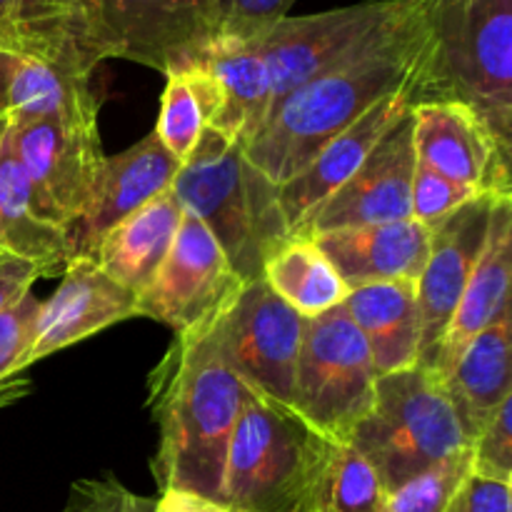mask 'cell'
<instances>
[{
    "instance_id": "1",
    "label": "cell",
    "mask_w": 512,
    "mask_h": 512,
    "mask_svg": "<svg viewBox=\"0 0 512 512\" xmlns=\"http://www.w3.org/2000/svg\"><path fill=\"white\" fill-rule=\"evenodd\" d=\"M430 13L433 0L353 63L285 95L240 145L245 160L280 188L380 100L413 85L430 45Z\"/></svg>"
},
{
    "instance_id": "2",
    "label": "cell",
    "mask_w": 512,
    "mask_h": 512,
    "mask_svg": "<svg viewBox=\"0 0 512 512\" xmlns=\"http://www.w3.org/2000/svg\"><path fill=\"white\" fill-rule=\"evenodd\" d=\"M148 385V405L160 433L153 460L160 493L185 490L218 503L245 385L220 358L210 315L175 333Z\"/></svg>"
},
{
    "instance_id": "3",
    "label": "cell",
    "mask_w": 512,
    "mask_h": 512,
    "mask_svg": "<svg viewBox=\"0 0 512 512\" xmlns=\"http://www.w3.org/2000/svg\"><path fill=\"white\" fill-rule=\"evenodd\" d=\"M410 98L465 105L512 158V0H433Z\"/></svg>"
},
{
    "instance_id": "4",
    "label": "cell",
    "mask_w": 512,
    "mask_h": 512,
    "mask_svg": "<svg viewBox=\"0 0 512 512\" xmlns=\"http://www.w3.org/2000/svg\"><path fill=\"white\" fill-rule=\"evenodd\" d=\"M170 190L183 213L198 218L218 240L243 283L263 278L265 260L290 238L278 205V185L213 128H205Z\"/></svg>"
},
{
    "instance_id": "5",
    "label": "cell",
    "mask_w": 512,
    "mask_h": 512,
    "mask_svg": "<svg viewBox=\"0 0 512 512\" xmlns=\"http://www.w3.org/2000/svg\"><path fill=\"white\" fill-rule=\"evenodd\" d=\"M348 443L393 493L408 480L468 455L473 440L440 375L413 365L375 380L373 408Z\"/></svg>"
},
{
    "instance_id": "6",
    "label": "cell",
    "mask_w": 512,
    "mask_h": 512,
    "mask_svg": "<svg viewBox=\"0 0 512 512\" xmlns=\"http://www.w3.org/2000/svg\"><path fill=\"white\" fill-rule=\"evenodd\" d=\"M330 440L293 408L245 388L218 503L233 512H305Z\"/></svg>"
},
{
    "instance_id": "7",
    "label": "cell",
    "mask_w": 512,
    "mask_h": 512,
    "mask_svg": "<svg viewBox=\"0 0 512 512\" xmlns=\"http://www.w3.org/2000/svg\"><path fill=\"white\" fill-rule=\"evenodd\" d=\"M425 3L428 0H368L315 15H285L255 40L268 65L273 108L308 80L353 63L388 40Z\"/></svg>"
},
{
    "instance_id": "8",
    "label": "cell",
    "mask_w": 512,
    "mask_h": 512,
    "mask_svg": "<svg viewBox=\"0 0 512 512\" xmlns=\"http://www.w3.org/2000/svg\"><path fill=\"white\" fill-rule=\"evenodd\" d=\"M373 358L343 305L303 323L293 410L325 438L345 440L370 413L375 398Z\"/></svg>"
},
{
    "instance_id": "9",
    "label": "cell",
    "mask_w": 512,
    "mask_h": 512,
    "mask_svg": "<svg viewBox=\"0 0 512 512\" xmlns=\"http://www.w3.org/2000/svg\"><path fill=\"white\" fill-rule=\"evenodd\" d=\"M303 315L260 280H245L210 313L220 358L240 383L273 403L293 408Z\"/></svg>"
},
{
    "instance_id": "10",
    "label": "cell",
    "mask_w": 512,
    "mask_h": 512,
    "mask_svg": "<svg viewBox=\"0 0 512 512\" xmlns=\"http://www.w3.org/2000/svg\"><path fill=\"white\" fill-rule=\"evenodd\" d=\"M100 60L123 58L170 75L198 63L218 28V0H78Z\"/></svg>"
},
{
    "instance_id": "11",
    "label": "cell",
    "mask_w": 512,
    "mask_h": 512,
    "mask_svg": "<svg viewBox=\"0 0 512 512\" xmlns=\"http://www.w3.org/2000/svg\"><path fill=\"white\" fill-rule=\"evenodd\" d=\"M8 128L40 215L68 233L88 208L105 163L98 123L8 120Z\"/></svg>"
},
{
    "instance_id": "12",
    "label": "cell",
    "mask_w": 512,
    "mask_h": 512,
    "mask_svg": "<svg viewBox=\"0 0 512 512\" xmlns=\"http://www.w3.org/2000/svg\"><path fill=\"white\" fill-rule=\"evenodd\" d=\"M243 283L223 248L193 215L183 213L173 248L148 288L138 293V318H153L175 333L208 318Z\"/></svg>"
},
{
    "instance_id": "13",
    "label": "cell",
    "mask_w": 512,
    "mask_h": 512,
    "mask_svg": "<svg viewBox=\"0 0 512 512\" xmlns=\"http://www.w3.org/2000/svg\"><path fill=\"white\" fill-rule=\"evenodd\" d=\"M415 163L413 115L408 110L380 138L353 178L318 205L293 235L318 238L333 230L408 220Z\"/></svg>"
},
{
    "instance_id": "14",
    "label": "cell",
    "mask_w": 512,
    "mask_h": 512,
    "mask_svg": "<svg viewBox=\"0 0 512 512\" xmlns=\"http://www.w3.org/2000/svg\"><path fill=\"white\" fill-rule=\"evenodd\" d=\"M500 195H475L430 230V250L415 280L420 318L418 365L433 370L435 355L458 308L470 273L483 253L490 215Z\"/></svg>"
},
{
    "instance_id": "15",
    "label": "cell",
    "mask_w": 512,
    "mask_h": 512,
    "mask_svg": "<svg viewBox=\"0 0 512 512\" xmlns=\"http://www.w3.org/2000/svg\"><path fill=\"white\" fill-rule=\"evenodd\" d=\"M128 318H138V295L110 278L93 255H78L65 265L58 290L40 300L23 370Z\"/></svg>"
},
{
    "instance_id": "16",
    "label": "cell",
    "mask_w": 512,
    "mask_h": 512,
    "mask_svg": "<svg viewBox=\"0 0 512 512\" xmlns=\"http://www.w3.org/2000/svg\"><path fill=\"white\" fill-rule=\"evenodd\" d=\"M410 115L420 163L475 193L512 195L510 158L465 105L415 103Z\"/></svg>"
},
{
    "instance_id": "17",
    "label": "cell",
    "mask_w": 512,
    "mask_h": 512,
    "mask_svg": "<svg viewBox=\"0 0 512 512\" xmlns=\"http://www.w3.org/2000/svg\"><path fill=\"white\" fill-rule=\"evenodd\" d=\"M178 160L163 148L158 135H145L140 143L108 158L95 180L93 195L78 223L68 230L70 253L93 255L108 230L133 215L160 193L173 188L180 170ZM70 258V260H73Z\"/></svg>"
},
{
    "instance_id": "18",
    "label": "cell",
    "mask_w": 512,
    "mask_h": 512,
    "mask_svg": "<svg viewBox=\"0 0 512 512\" xmlns=\"http://www.w3.org/2000/svg\"><path fill=\"white\" fill-rule=\"evenodd\" d=\"M413 85H408L400 93L388 95L380 100L375 108L360 120H355L348 130L330 140L313 160L308 168L300 170L295 178L283 183L278 188V205L283 213L285 225H288L290 235L303 225V220L313 213L318 205H323L335 190L343 183H348L355 175V170L365 163L375 145L380 143L385 133L413 108V98H410Z\"/></svg>"
},
{
    "instance_id": "19",
    "label": "cell",
    "mask_w": 512,
    "mask_h": 512,
    "mask_svg": "<svg viewBox=\"0 0 512 512\" xmlns=\"http://www.w3.org/2000/svg\"><path fill=\"white\" fill-rule=\"evenodd\" d=\"M350 290L373 283H415L430 250V230L418 220L360 225L315 238Z\"/></svg>"
},
{
    "instance_id": "20",
    "label": "cell",
    "mask_w": 512,
    "mask_h": 512,
    "mask_svg": "<svg viewBox=\"0 0 512 512\" xmlns=\"http://www.w3.org/2000/svg\"><path fill=\"white\" fill-rule=\"evenodd\" d=\"M512 283V195L495 198L483 253L470 273L453 320L435 355L433 370L448 368L455 355L485 328L510 315Z\"/></svg>"
},
{
    "instance_id": "21",
    "label": "cell",
    "mask_w": 512,
    "mask_h": 512,
    "mask_svg": "<svg viewBox=\"0 0 512 512\" xmlns=\"http://www.w3.org/2000/svg\"><path fill=\"white\" fill-rule=\"evenodd\" d=\"M512 315L475 335L453 363L440 370L450 403L458 410L470 440L483 430L495 410L512 398Z\"/></svg>"
},
{
    "instance_id": "22",
    "label": "cell",
    "mask_w": 512,
    "mask_h": 512,
    "mask_svg": "<svg viewBox=\"0 0 512 512\" xmlns=\"http://www.w3.org/2000/svg\"><path fill=\"white\" fill-rule=\"evenodd\" d=\"M0 253L38 265L43 278L65 270L73 258L68 233L48 223L35 205L8 123L0 135Z\"/></svg>"
},
{
    "instance_id": "23",
    "label": "cell",
    "mask_w": 512,
    "mask_h": 512,
    "mask_svg": "<svg viewBox=\"0 0 512 512\" xmlns=\"http://www.w3.org/2000/svg\"><path fill=\"white\" fill-rule=\"evenodd\" d=\"M95 68L70 60L18 58L8 88V120H73L98 123Z\"/></svg>"
},
{
    "instance_id": "24",
    "label": "cell",
    "mask_w": 512,
    "mask_h": 512,
    "mask_svg": "<svg viewBox=\"0 0 512 512\" xmlns=\"http://www.w3.org/2000/svg\"><path fill=\"white\" fill-rule=\"evenodd\" d=\"M343 310L368 343L378 378L418 365L420 318L415 283L360 285L343 300Z\"/></svg>"
},
{
    "instance_id": "25",
    "label": "cell",
    "mask_w": 512,
    "mask_h": 512,
    "mask_svg": "<svg viewBox=\"0 0 512 512\" xmlns=\"http://www.w3.org/2000/svg\"><path fill=\"white\" fill-rule=\"evenodd\" d=\"M183 208L173 190H165L133 215L120 220L103 235L93 258L100 268L135 295L148 288L165 255L173 248L178 235Z\"/></svg>"
},
{
    "instance_id": "26",
    "label": "cell",
    "mask_w": 512,
    "mask_h": 512,
    "mask_svg": "<svg viewBox=\"0 0 512 512\" xmlns=\"http://www.w3.org/2000/svg\"><path fill=\"white\" fill-rule=\"evenodd\" d=\"M0 53L93 68L103 63L85 33L78 0H0Z\"/></svg>"
},
{
    "instance_id": "27",
    "label": "cell",
    "mask_w": 512,
    "mask_h": 512,
    "mask_svg": "<svg viewBox=\"0 0 512 512\" xmlns=\"http://www.w3.org/2000/svg\"><path fill=\"white\" fill-rule=\"evenodd\" d=\"M223 93V108L210 128L240 145L260 128L273 108V85L258 45L233 38H213L200 53Z\"/></svg>"
},
{
    "instance_id": "28",
    "label": "cell",
    "mask_w": 512,
    "mask_h": 512,
    "mask_svg": "<svg viewBox=\"0 0 512 512\" xmlns=\"http://www.w3.org/2000/svg\"><path fill=\"white\" fill-rule=\"evenodd\" d=\"M263 280L305 320L338 308L350 293L315 238L308 235H290L265 260Z\"/></svg>"
},
{
    "instance_id": "29",
    "label": "cell",
    "mask_w": 512,
    "mask_h": 512,
    "mask_svg": "<svg viewBox=\"0 0 512 512\" xmlns=\"http://www.w3.org/2000/svg\"><path fill=\"white\" fill-rule=\"evenodd\" d=\"M165 78L168 80L160 95V115L153 133L178 163H185L198 148L205 128L218 118L223 93L215 75L203 63H190Z\"/></svg>"
},
{
    "instance_id": "30",
    "label": "cell",
    "mask_w": 512,
    "mask_h": 512,
    "mask_svg": "<svg viewBox=\"0 0 512 512\" xmlns=\"http://www.w3.org/2000/svg\"><path fill=\"white\" fill-rule=\"evenodd\" d=\"M388 490L378 470L345 440H330L305 512H383Z\"/></svg>"
},
{
    "instance_id": "31",
    "label": "cell",
    "mask_w": 512,
    "mask_h": 512,
    "mask_svg": "<svg viewBox=\"0 0 512 512\" xmlns=\"http://www.w3.org/2000/svg\"><path fill=\"white\" fill-rule=\"evenodd\" d=\"M470 473V453L448 460L388 493L383 512H445L458 485Z\"/></svg>"
},
{
    "instance_id": "32",
    "label": "cell",
    "mask_w": 512,
    "mask_h": 512,
    "mask_svg": "<svg viewBox=\"0 0 512 512\" xmlns=\"http://www.w3.org/2000/svg\"><path fill=\"white\" fill-rule=\"evenodd\" d=\"M475 195L483 193H475L468 185H460L455 180L445 178L438 170L418 160L415 163L413 190H410V218L418 220L428 230H433L435 225L443 223L448 215L463 208Z\"/></svg>"
},
{
    "instance_id": "33",
    "label": "cell",
    "mask_w": 512,
    "mask_h": 512,
    "mask_svg": "<svg viewBox=\"0 0 512 512\" xmlns=\"http://www.w3.org/2000/svg\"><path fill=\"white\" fill-rule=\"evenodd\" d=\"M470 473L512 485V398L475 435L470 445Z\"/></svg>"
},
{
    "instance_id": "34",
    "label": "cell",
    "mask_w": 512,
    "mask_h": 512,
    "mask_svg": "<svg viewBox=\"0 0 512 512\" xmlns=\"http://www.w3.org/2000/svg\"><path fill=\"white\" fill-rule=\"evenodd\" d=\"M295 0H218L215 38L255 43L288 15Z\"/></svg>"
},
{
    "instance_id": "35",
    "label": "cell",
    "mask_w": 512,
    "mask_h": 512,
    "mask_svg": "<svg viewBox=\"0 0 512 512\" xmlns=\"http://www.w3.org/2000/svg\"><path fill=\"white\" fill-rule=\"evenodd\" d=\"M38 310L40 300L30 290L5 313H0V383L23 373V360L33 343Z\"/></svg>"
},
{
    "instance_id": "36",
    "label": "cell",
    "mask_w": 512,
    "mask_h": 512,
    "mask_svg": "<svg viewBox=\"0 0 512 512\" xmlns=\"http://www.w3.org/2000/svg\"><path fill=\"white\" fill-rule=\"evenodd\" d=\"M155 500L143 498L115 478H85L70 485L58 512H153Z\"/></svg>"
},
{
    "instance_id": "37",
    "label": "cell",
    "mask_w": 512,
    "mask_h": 512,
    "mask_svg": "<svg viewBox=\"0 0 512 512\" xmlns=\"http://www.w3.org/2000/svg\"><path fill=\"white\" fill-rule=\"evenodd\" d=\"M445 512H512V485L468 473Z\"/></svg>"
},
{
    "instance_id": "38",
    "label": "cell",
    "mask_w": 512,
    "mask_h": 512,
    "mask_svg": "<svg viewBox=\"0 0 512 512\" xmlns=\"http://www.w3.org/2000/svg\"><path fill=\"white\" fill-rule=\"evenodd\" d=\"M38 278H43V270L28 260L10 258V255L0 260V313H5L10 305L30 293Z\"/></svg>"
},
{
    "instance_id": "39",
    "label": "cell",
    "mask_w": 512,
    "mask_h": 512,
    "mask_svg": "<svg viewBox=\"0 0 512 512\" xmlns=\"http://www.w3.org/2000/svg\"><path fill=\"white\" fill-rule=\"evenodd\" d=\"M153 512H233L215 500L203 498V495L185 493V490H163L155 500Z\"/></svg>"
},
{
    "instance_id": "40",
    "label": "cell",
    "mask_w": 512,
    "mask_h": 512,
    "mask_svg": "<svg viewBox=\"0 0 512 512\" xmlns=\"http://www.w3.org/2000/svg\"><path fill=\"white\" fill-rule=\"evenodd\" d=\"M15 60H18V55L0 53V123L8 120V88L10 78H13Z\"/></svg>"
},
{
    "instance_id": "41",
    "label": "cell",
    "mask_w": 512,
    "mask_h": 512,
    "mask_svg": "<svg viewBox=\"0 0 512 512\" xmlns=\"http://www.w3.org/2000/svg\"><path fill=\"white\" fill-rule=\"evenodd\" d=\"M28 390H30V385L20 378H10V380H5V383H0V408H5V405H10V403H15L18 398H23Z\"/></svg>"
},
{
    "instance_id": "42",
    "label": "cell",
    "mask_w": 512,
    "mask_h": 512,
    "mask_svg": "<svg viewBox=\"0 0 512 512\" xmlns=\"http://www.w3.org/2000/svg\"><path fill=\"white\" fill-rule=\"evenodd\" d=\"M5 123H8V120H3V123H0V135H3V128H5ZM3 258H8V255H3V253H0V260H3Z\"/></svg>"
}]
</instances>
